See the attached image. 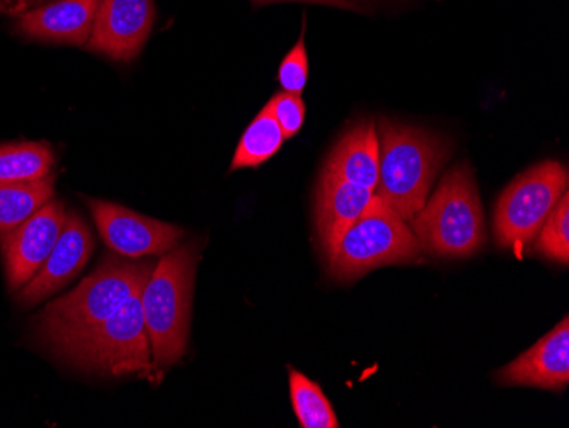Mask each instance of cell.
Wrapping results in <instances>:
<instances>
[{
  "label": "cell",
  "mask_w": 569,
  "mask_h": 428,
  "mask_svg": "<svg viewBox=\"0 0 569 428\" xmlns=\"http://www.w3.org/2000/svg\"><path fill=\"white\" fill-rule=\"evenodd\" d=\"M421 251L443 258H466L485 246V216L469 165H457L411 219Z\"/></svg>",
  "instance_id": "277c9868"
},
{
  "label": "cell",
  "mask_w": 569,
  "mask_h": 428,
  "mask_svg": "<svg viewBox=\"0 0 569 428\" xmlns=\"http://www.w3.org/2000/svg\"><path fill=\"white\" fill-rule=\"evenodd\" d=\"M67 210L62 201L50 200L18 228L0 236V251L4 258L6 277L12 292H18L56 248L66 226Z\"/></svg>",
  "instance_id": "9c48e42d"
},
{
  "label": "cell",
  "mask_w": 569,
  "mask_h": 428,
  "mask_svg": "<svg viewBox=\"0 0 569 428\" xmlns=\"http://www.w3.org/2000/svg\"><path fill=\"white\" fill-rule=\"evenodd\" d=\"M379 180L373 195L401 219L427 203L431 185L449 159V143L427 130L382 118L379 123Z\"/></svg>",
  "instance_id": "7a4b0ae2"
},
{
  "label": "cell",
  "mask_w": 569,
  "mask_h": 428,
  "mask_svg": "<svg viewBox=\"0 0 569 428\" xmlns=\"http://www.w3.org/2000/svg\"><path fill=\"white\" fill-rule=\"evenodd\" d=\"M284 136L280 125L274 120L270 107H264L258 117L251 121L239 140L230 171L242 168H258V166L273 158L283 146Z\"/></svg>",
  "instance_id": "ac0fdd59"
},
{
  "label": "cell",
  "mask_w": 569,
  "mask_h": 428,
  "mask_svg": "<svg viewBox=\"0 0 569 428\" xmlns=\"http://www.w3.org/2000/svg\"><path fill=\"white\" fill-rule=\"evenodd\" d=\"M568 169L546 161L520 175L498 200L495 239L522 258L545 226L559 198L568 191Z\"/></svg>",
  "instance_id": "52a82bcc"
},
{
  "label": "cell",
  "mask_w": 569,
  "mask_h": 428,
  "mask_svg": "<svg viewBox=\"0 0 569 428\" xmlns=\"http://www.w3.org/2000/svg\"><path fill=\"white\" fill-rule=\"evenodd\" d=\"M322 172L355 187L376 191L379 180V137L376 125L366 121L351 127L336 143Z\"/></svg>",
  "instance_id": "9a60e30c"
},
{
  "label": "cell",
  "mask_w": 569,
  "mask_h": 428,
  "mask_svg": "<svg viewBox=\"0 0 569 428\" xmlns=\"http://www.w3.org/2000/svg\"><path fill=\"white\" fill-rule=\"evenodd\" d=\"M420 257V242L406 220L373 195L326 258L332 279L353 282L373 268L412 263Z\"/></svg>",
  "instance_id": "8992f818"
},
{
  "label": "cell",
  "mask_w": 569,
  "mask_h": 428,
  "mask_svg": "<svg viewBox=\"0 0 569 428\" xmlns=\"http://www.w3.org/2000/svg\"><path fill=\"white\" fill-rule=\"evenodd\" d=\"M268 107H270L274 120L280 125L284 139H292L300 132L303 120H306V104H303L299 94L280 92V94L271 98Z\"/></svg>",
  "instance_id": "7402d4cb"
},
{
  "label": "cell",
  "mask_w": 569,
  "mask_h": 428,
  "mask_svg": "<svg viewBox=\"0 0 569 428\" xmlns=\"http://www.w3.org/2000/svg\"><path fill=\"white\" fill-rule=\"evenodd\" d=\"M99 2L101 0H53L22 12L16 28L31 40L88 44Z\"/></svg>",
  "instance_id": "4fadbf2b"
},
{
  "label": "cell",
  "mask_w": 569,
  "mask_h": 428,
  "mask_svg": "<svg viewBox=\"0 0 569 428\" xmlns=\"http://www.w3.org/2000/svg\"><path fill=\"white\" fill-rule=\"evenodd\" d=\"M197 265L194 242L171 249L143 286V321L156 372L174 366L187 354Z\"/></svg>",
  "instance_id": "3957f363"
},
{
  "label": "cell",
  "mask_w": 569,
  "mask_h": 428,
  "mask_svg": "<svg viewBox=\"0 0 569 428\" xmlns=\"http://www.w3.org/2000/svg\"><path fill=\"white\" fill-rule=\"evenodd\" d=\"M500 385L562 391L569 385V319L497 374Z\"/></svg>",
  "instance_id": "7c38bea8"
},
{
  "label": "cell",
  "mask_w": 569,
  "mask_h": 428,
  "mask_svg": "<svg viewBox=\"0 0 569 428\" xmlns=\"http://www.w3.org/2000/svg\"><path fill=\"white\" fill-rule=\"evenodd\" d=\"M153 261H124L114 255L72 292L50 302L38 315L37 334L51 351L110 318L149 280Z\"/></svg>",
  "instance_id": "6da1fadb"
},
{
  "label": "cell",
  "mask_w": 569,
  "mask_h": 428,
  "mask_svg": "<svg viewBox=\"0 0 569 428\" xmlns=\"http://www.w3.org/2000/svg\"><path fill=\"white\" fill-rule=\"evenodd\" d=\"M260 4H270V2H312V4L331 6V8L353 9L350 0H256Z\"/></svg>",
  "instance_id": "603a6c76"
},
{
  "label": "cell",
  "mask_w": 569,
  "mask_h": 428,
  "mask_svg": "<svg viewBox=\"0 0 569 428\" xmlns=\"http://www.w3.org/2000/svg\"><path fill=\"white\" fill-rule=\"evenodd\" d=\"M307 76H309V59H307L302 33L296 47L284 56L280 70H278V79H280L284 92L302 96L303 88L307 84Z\"/></svg>",
  "instance_id": "44dd1931"
},
{
  "label": "cell",
  "mask_w": 569,
  "mask_h": 428,
  "mask_svg": "<svg viewBox=\"0 0 569 428\" xmlns=\"http://www.w3.org/2000/svg\"><path fill=\"white\" fill-rule=\"evenodd\" d=\"M50 0H21V4H19L18 11H24L28 8H38V6L47 4Z\"/></svg>",
  "instance_id": "cb8c5ba5"
},
{
  "label": "cell",
  "mask_w": 569,
  "mask_h": 428,
  "mask_svg": "<svg viewBox=\"0 0 569 428\" xmlns=\"http://www.w3.org/2000/svg\"><path fill=\"white\" fill-rule=\"evenodd\" d=\"M56 156L48 143H0V181L43 180L51 175Z\"/></svg>",
  "instance_id": "e0dca14e"
},
{
  "label": "cell",
  "mask_w": 569,
  "mask_h": 428,
  "mask_svg": "<svg viewBox=\"0 0 569 428\" xmlns=\"http://www.w3.org/2000/svg\"><path fill=\"white\" fill-rule=\"evenodd\" d=\"M152 22V0H101L86 47L118 62H130L146 44Z\"/></svg>",
  "instance_id": "30bf717a"
},
{
  "label": "cell",
  "mask_w": 569,
  "mask_h": 428,
  "mask_svg": "<svg viewBox=\"0 0 569 428\" xmlns=\"http://www.w3.org/2000/svg\"><path fill=\"white\" fill-rule=\"evenodd\" d=\"M94 238L84 220L77 213H67L66 226L60 232L56 248L51 249L40 270L18 290V302L37 306L48 297L72 282L91 258Z\"/></svg>",
  "instance_id": "8fae6325"
},
{
  "label": "cell",
  "mask_w": 569,
  "mask_h": 428,
  "mask_svg": "<svg viewBox=\"0 0 569 428\" xmlns=\"http://www.w3.org/2000/svg\"><path fill=\"white\" fill-rule=\"evenodd\" d=\"M533 251L540 257L568 265L569 261V195L566 191L552 212L546 219L545 226L537 235Z\"/></svg>",
  "instance_id": "ffe728a7"
},
{
  "label": "cell",
  "mask_w": 569,
  "mask_h": 428,
  "mask_svg": "<svg viewBox=\"0 0 569 428\" xmlns=\"http://www.w3.org/2000/svg\"><path fill=\"white\" fill-rule=\"evenodd\" d=\"M290 398L302 428H338L340 420L318 382L299 370H290Z\"/></svg>",
  "instance_id": "d6986e66"
},
{
  "label": "cell",
  "mask_w": 569,
  "mask_h": 428,
  "mask_svg": "<svg viewBox=\"0 0 569 428\" xmlns=\"http://www.w3.org/2000/svg\"><path fill=\"white\" fill-rule=\"evenodd\" d=\"M86 201L104 245L130 260L169 253L183 238V229L172 223L140 216L111 201L94 198Z\"/></svg>",
  "instance_id": "ba28073f"
},
{
  "label": "cell",
  "mask_w": 569,
  "mask_h": 428,
  "mask_svg": "<svg viewBox=\"0 0 569 428\" xmlns=\"http://www.w3.org/2000/svg\"><path fill=\"white\" fill-rule=\"evenodd\" d=\"M56 178L47 176L38 181H0V236L8 235L19 223L53 200Z\"/></svg>",
  "instance_id": "2e32d148"
},
{
  "label": "cell",
  "mask_w": 569,
  "mask_h": 428,
  "mask_svg": "<svg viewBox=\"0 0 569 428\" xmlns=\"http://www.w3.org/2000/svg\"><path fill=\"white\" fill-rule=\"evenodd\" d=\"M373 191L322 172L316 198V226L326 257L340 241L343 232L363 213Z\"/></svg>",
  "instance_id": "5bb4252c"
},
{
  "label": "cell",
  "mask_w": 569,
  "mask_h": 428,
  "mask_svg": "<svg viewBox=\"0 0 569 428\" xmlns=\"http://www.w3.org/2000/svg\"><path fill=\"white\" fill-rule=\"evenodd\" d=\"M142 289L110 318L60 345L53 354L86 372L111 377L137 374L152 379L156 367L143 321Z\"/></svg>",
  "instance_id": "5b68a950"
}]
</instances>
